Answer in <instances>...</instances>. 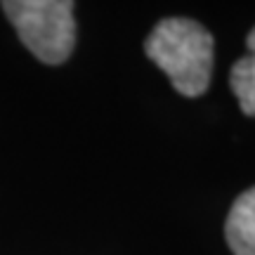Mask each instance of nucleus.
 Listing matches in <instances>:
<instances>
[{"mask_svg": "<svg viewBox=\"0 0 255 255\" xmlns=\"http://www.w3.org/2000/svg\"><path fill=\"white\" fill-rule=\"evenodd\" d=\"M225 237L234 255H255V187L234 201L227 215Z\"/></svg>", "mask_w": 255, "mask_h": 255, "instance_id": "3", "label": "nucleus"}, {"mask_svg": "<svg viewBox=\"0 0 255 255\" xmlns=\"http://www.w3.org/2000/svg\"><path fill=\"white\" fill-rule=\"evenodd\" d=\"M144 52L168 73L173 88L184 97L208 90L213 73V36L199 21L168 17L158 21L144 40Z\"/></svg>", "mask_w": 255, "mask_h": 255, "instance_id": "1", "label": "nucleus"}, {"mask_svg": "<svg viewBox=\"0 0 255 255\" xmlns=\"http://www.w3.org/2000/svg\"><path fill=\"white\" fill-rule=\"evenodd\" d=\"M21 43L45 64H62L76 45L71 0H7L2 2Z\"/></svg>", "mask_w": 255, "mask_h": 255, "instance_id": "2", "label": "nucleus"}, {"mask_svg": "<svg viewBox=\"0 0 255 255\" xmlns=\"http://www.w3.org/2000/svg\"><path fill=\"white\" fill-rule=\"evenodd\" d=\"M246 45L248 55L234 62L229 73V85H232V92L237 95L244 114L255 116V26L248 33Z\"/></svg>", "mask_w": 255, "mask_h": 255, "instance_id": "4", "label": "nucleus"}]
</instances>
